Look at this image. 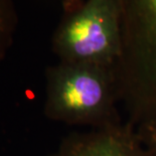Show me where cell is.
<instances>
[{"instance_id":"obj_1","label":"cell","mask_w":156,"mask_h":156,"mask_svg":"<svg viewBox=\"0 0 156 156\" xmlns=\"http://www.w3.org/2000/svg\"><path fill=\"white\" fill-rule=\"evenodd\" d=\"M122 48L113 68L120 105L137 127L156 122V0H116Z\"/></svg>"},{"instance_id":"obj_2","label":"cell","mask_w":156,"mask_h":156,"mask_svg":"<svg viewBox=\"0 0 156 156\" xmlns=\"http://www.w3.org/2000/svg\"><path fill=\"white\" fill-rule=\"evenodd\" d=\"M113 68L59 62L45 71L44 115L92 129L123 123Z\"/></svg>"},{"instance_id":"obj_3","label":"cell","mask_w":156,"mask_h":156,"mask_svg":"<svg viewBox=\"0 0 156 156\" xmlns=\"http://www.w3.org/2000/svg\"><path fill=\"white\" fill-rule=\"evenodd\" d=\"M51 48L59 62L114 68L122 48L117 1L66 0Z\"/></svg>"},{"instance_id":"obj_4","label":"cell","mask_w":156,"mask_h":156,"mask_svg":"<svg viewBox=\"0 0 156 156\" xmlns=\"http://www.w3.org/2000/svg\"><path fill=\"white\" fill-rule=\"evenodd\" d=\"M48 156H152L128 122L65 137Z\"/></svg>"},{"instance_id":"obj_5","label":"cell","mask_w":156,"mask_h":156,"mask_svg":"<svg viewBox=\"0 0 156 156\" xmlns=\"http://www.w3.org/2000/svg\"><path fill=\"white\" fill-rule=\"evenodd\" d=\"M18 16L12 0H0V62L5 58L14 41Z\"/></svg>"},{"instance_id":"obj_6","label":"cell","mask_w":156,"mask_h":156,"mask_svg":"<svg viewBox=\"0 0 156 156\" xmlns=\"http://www.w3.org/2000/svg\"><path fill=\"white\" fill-rule=\"evenodd\" d=\"M136 128L139 140L152 156H156V122H147Z\"/></svg>"}]
</instances>
